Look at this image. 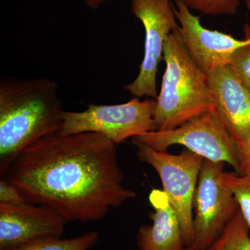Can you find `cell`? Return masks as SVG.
Here are the masks:
<instances>
[{
  "label": "cell",
  "mask_w": 250,
  "mask_h": 250,
  "mask_svg": "<svg viewBox=\"0 0 250 250\" xmlns=\"http://www.w3.org/2000/svg\"><path fill=\"white\" fill-rule=\"evenodd\" d=\"M163 59L166 70L154 113L156 131L175 129L213 107L208 77L188 53L179 27L167 37Z\"/></svg>",
  "instance_id": "3"
},
{
  "label": "cell",
  "mask_w": 250,
  "mask_h": 250,
  "mask_svg": "<svg viewBox=\"0 0 250 250\" xmlns=\"http://www.w3.org/2000/svg\"><path fill=\"white\" fill-rule=\"evenodd\" d=\"M220 180L232 192L250 232V174L240 175L223 171Z\"/></svg>",
  "instance_id": "15"
},
{
  "label": "cell",
  "mask_w": 250,
  "mask_h": 250,
  "mask_svg": "<svg viewBox=\"0 0 250 250\" xmlns=\"http://www.w3.org/2000/svg\"></svg>",
  "instance_id": "23"
},
{
  "label": "cell",
  "mask_w": 250,
  "mask_h": 250,
  "mask_svg": "<svg viewBox=\"0 0 250 250\" xmlns=\"http://www.w3.org/2000/svg\"><path fill=\"white\" fill-rule=\"evenodd\" d=\"M229 65L238 80L250 92V45L238 49L233 54Z\"/></svg>",
  "instance_id": "17"
},
{
  "label": "cell",
  "mask_w": 250,
  "mask_h": 250,
  "mask_svg": "<svg viewBox=\"0 0 250 250\" xmlns=\"http://www.w3.org/2000/svg\"><path fill=\"white\" fill-rule=\"evenodd\" d=\"M67 221L55 210L30 202L0 204V250L61 237Z\"/></svg>",
  "instance_id": "10"
},
{
  "label": "cell",
  "mask_w": 250,
  "mask_h": 250,
  "mask_svg": "<svg viewBox=\"0 0 250 250\" xmlns=\"http://www.w3.org/2000/svg\"><path fill=\"white\" fill-rule=\"evenodd\" d=\"M207 77L211 111L238 145L241 144L250 134V92L229 65L215 69Z\"/></svg>",
  "instance_id": "11"
},
{
  "label": "cell",
  "mask_w": 250,
  "mask_h": 250,
  "mask_svg": "<svg viewBox=\"0 0 250 250\" xmlns=\"http://www.w3.org/2000/svg\"><path fill=\"white\" fill-rule=\"evenodd\" d=\"M225 163L204 159L193 198L195 241L185 250H208L239 208L221 180Z\"/></svg>",
  "instance_id": "7"
},
{
  "label": "cell",
  "mask_w": 250,
  "mask_h": 250,
  "mask_svg": "<svg viewBox=\"0 0 250 250\" xmlns=\"http://www.w3.org/2000/svg\"><path fill=\"white\" fill-rule=\"evenodd\" d=\"M136 146L140 160L159 174L163 190L178 216L186 249L190 248L195 241L193 198L203 158L188 149L176 155L144 145Z\"/></svg>",
  "instance_id": "6"
},
{
  "label": "cell",
  "mask_w": 250,
  "mask_h": 250,
  "mask_svg": "<svg viewBox=\"0 0 250 250\" xmlns=\"http://www.w3.org/2000/svg\"><path fill=\"white\" fill-rule=\"evenodd\" d=\"M59 85L46 78L0 81V175L28 146L62 127Z\"/></svg>",
  "instance_id": "2"
},
{
  "label": "cell",
  "mask_w": 250,
  "mask_h": 250,
  "mask_svg": "<svg viewBox=\"0 0 250 250\" xmlns=\"http://www.w3.org/2000/svg\"><path fill=\"white\" fill-rule=\"evenodd\" d=\"M243 31H244L246 39L250 40V24L249 23H246L245 24L244 27H243Z\"/></svg>",
  "instance_id": "21"
},
{
  "label": "cell",
  "mask_w": 250,
  "mask_h": 250,
  "mask_svg": "<svg viewBox=\"0 0 250 250\" xmlns=\"http://www.w3.org/2000/svg\"><path fill=\"white\" fill-rule=\"evenodd\" d=\"M245 3H246L247 9L250 12V0H245Z\"/></svg>",
  "instance_id": "22"
},
{
  "label": "cell",
  "mask_w": 250,
  "mask_h": 250,
  "mask_svg": "<svg viewBox=\"0 0 250 250\" xmlns=\"http://www.w3.org/2000/svg\"><path fill=\"white\" fill-rule=\"evenodd\" d=\"M238 156L240 160V172L243 175L250 173V134L248 139L238 145Z\"/></svg>",
  "instance_id": "19"
},
{
  "label": "cell",
  "mask_w": 250,
  "mask_h": 250,
  "mask_svg": "<svg viewBox=\"0 0 250 250\" xmlns=\"http://www.w3.org/2000/svg\"><path fill=\"white\" fill-rule=\"evenodd\" d=\"M132 139L135 146L144 145L160 152L180 145L206 160L227 163L240 172L238 143L211 110L175 129L149 131Z\"/></svg>",
  "instance_id": "5"
},
{
  "label": "cell",
  "mask_w": 250,
  "mask_h": 250,
  "mask_svg": "<svg viewBox=\"0 0 250 250\" xmlns=\"http://www.w3.org/2000/svg\"><path fill=\"white\" fill-rule=\"evenodd\" d=\"M174 14L179 31L188 53L199 68L208 75L218 67L229 65L238 49L250 45V39H237L229 34L210 30L202 25L200 16H195L182 0H174Z\"/></svg>",
  "instance_id": "9"
},
{
  "label": "cell",
  "mask_w": 250,
  "mask_h": 250,
  "mask_svg": "<svg viewBox=\"0 0 250 250\" xmlns=\"http://www.w3.org/2000/svg\"><path fill=\"white\" fill-rule=\"evenodd\" d=\"M189 9L210 16H232L241 5L240 0H182Z\"/></svg>",
  "instance_id": "16"
},
{
  "label": "cell",
  "mask_w": 250,
  "mask_h": 250,
  "mask_svg": "<svg viewBox=\"0 0 250 250\" xmlns=\"http://www.w3.org/2000/svg\"><path fill=\"white\" fill-rule=\"evenodd\" d=\"M130 11L142 23L146 39L139 75L124 88L135 98L156 100V76L164 45L169 35L179 27L173 4L171 0H131Z\"/></svg>",
  "instance_id": "8"
},
{
  "label": "cell",
  "mask_w": 250,
  "mask_h": 250,
  "mask_svg": "<svg viewBox=\"0 0 250 250\" xmlns=\"http://www.w3.org/2000/svg\"><path fill=\"white\" fill-rule=\"evenodd\" d=\"M208 250H250V229L240 208Z\"/></svg>",
  "instance_id": "13"
},
{
  "label": "cell",
  "mask_w": 250,
  "mask_h": 250,
  "mask_svg": "<svg viewBox=\"0 0 250 250\" xmlns=\"http://www.w3.org/2000/svg\"><path fill=\"white\" fill-rule=\"evenodd\" d=\"M98 239V232L88 231L68 239H62L60 237L47 238L6 250H89Z\"/></svg>",
  "instance_id": "14"
},
{
  "label": "cell",
  "mask_w": 250,
  "mask_h": 250,
  "mask_svg": "<svg viewBox=\"0 0 250 250\" xmlns=\"http://www.w3.org/2000/svg\"><path fill=\"white\" fill-rule=\"evenodd\" d=\"M107 0H85V6H88L90 9L95 10L100 8L103 3Z\"/></svg>",
  "instance_id": "20"
},
{
  "label": "cell",
  "mask_w": 250,
  "mask_h": 250,
  "mask_svg": "<svg viewBox=\"0 0 250 250\" xmlns=\"http://www.w3.org/2000/svg\"><path fill=\"white\" fill-rule=\"evenodd\" d=\"M1 178L67 222L100 220L136 197L123 186L116 145L95 132L45 136L25 148Z\"/></svg>",
  "instance_id": "1"
},
{
  "label": "cell",
  "mask_w": 250,
  "mask_h": 250,
  "mask_svg": "<svg viewBox=\"0 0 250 250\" xmlns=\"http://www.w3.org/2000/svg\"><path fill=\"white\" fill-rule=\"evenodd\" d=\"M154 99L141 100L134 98L119 104H90L82 111L62 112L60 134L98 133L118 145L129 138L156 131L154 113Z\"/></svg>",
  "instance_id": "4"
},
{
  "label": "cell",
  "mask_w": 250,
  "mask_h": 250,
  "mask_svg": "<svg viewBox=\"0 0 250 250\" xmlns=\"http://www.w3.org/2000/svg\"><path fill=\"white\" fill-rule=\"evenodd\" d=\"M149 199L154 210L151 215L153 223L139 229L140 250H185L178 216L165 192L154 189Z\"/></svg>",
  "instance_id": "12"
},
{
  "label": "cell",
  "mask_w": 250,
  "mask_h": 250,
  "mask_svg": "<svg viewBox=\"0 0 250 250\" xmlns=\"http://www.w3.org/2000/svg\"><path fill=\"white\" fill-rule=\"evenodd\" d=\"M29 202L17 187L4 178L0 181V204H19Z\"/></svg>",
  "instance_id": "18"
}]
</instances>
